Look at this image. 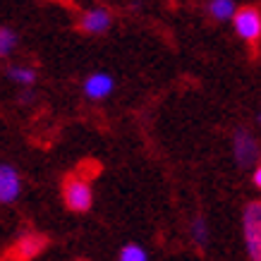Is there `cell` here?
I'll return each mask as SVG.
<instances>
[{
	"label": "cell",
	"mask_w": 261,
	"mask_h": 261,
	"mask_svg": "<svg viewBox=\"0 0 261 261\" xmlns=\"http://www.w3.org/2000/svg\"><path fill=\"white\" fill-rule=\"evenodd\" d=\"M232 29L242 41L256 43L261 39V12L259 8H238V12L232 15Z\"/></svg>",
	"instance_id": "obj_3"
},
{
	"label": "cell",
	"mask_w": 261,
	"mask_h": 261,
	"mask_svg": "<svg viewBox=\"0 0 261 261\" xmlns=\"http://www.w3.org/2000/svg\"><path fill=\"white\" fill-rule=\"evenodd\" d=\"M118 261H149V254L139 245H127V247H122Z\"/></svg>",
	"instance_id": "obj_12"
},
{
	"label": "cell",
	"mask_w": 261,
	"mask_h": 261,
	"mask_svg": "<svg viewBox=\"0 0 261 261\" xmlns=\"http://www.w3.org/2000/svg\"><path fill=\"white\" fill-rule=\"evenodd\" d=\"M41 247H43V240L36 238V235H27V238L19 240V245H17L15 254H17V259H19V261H22V259H32L34 254L41 252Z\"/></svg>",
	"instance_id": "obj_10"
},
{
	"label": "cell",
	"mask_w": 261,
	"mask_h": 261,
	"mask_svg": "<svg viewBox=\"0 0 261 261\" xmlns=\"http://www.w3.org/2000/svg\"><path fill=\"white\" fill-rule=\"evenodd\" d=\"M17 48V34L8 27H0V58H8Z\"/></svg>",
	"instance_id": "obj_11"
},
{
	"label": "cell",
	"mask_w": 261,
	"mask_h": 261,
	"mask_svg": "<svg viewBox=\"0 0 261 261\" xmlns=\"http://www.w3.org/2000/svg\"><path fill=\"white\" fill-rule=\"evenodd\" d=\"M22 192V180L12 166L0 163V204H12Z\"/></svg>",
	"instance_id": "obj_7"
},
{
	"label": "cell",
	"mask_w": 261,
	"mask_h": 261,
	"mask_svg": "<svg viewBox=\"0 0 261 261\" xmlns=\"http://www.w3.org/2000/svg\"><path fill=\"white\" fill-rule=\"evenodd\" d=\"M232 159L245 168H254L259 163V142L252 132L238 129L232 135Z\"/></svg>",
	"instance_id": "obj_4"
},
{
	"label": "cell",
	"mask_w": 261,
	"mask_h": 261,
	"mask_svg": "<svg viewBox=\"0 0 261 261\" xmlns=\"http://www.w3.org/2000/svg\"><path fill=\"white\" fill-rule=\"evenodd\" d=\"M63 199L67 208L77 211V214H84L91 208V201H94V192H91V185L84 177H70L65 180L63 185Z\"/></svg>",
	"instance_id": "obj_2"
},
{
	"label": "cell",
	"mask_w": 261,
	"mask_h": 261,
	"mask_svg": "<svg viewBox=\"0 0 261 261\" xmlns=\"http://www.w3.org/2000/svg\"><path fill=\"white\" fill-rule=\"evenodd\" d=\"M235 12H238L235 0H211V3H208V15L214 17V19H218V22L232 19Z\"/></svg>",
	"instance_id": "obj_9"
},
{
	"label": "cell",
	"mask_w": 261,
	"mask_h": 261,
	"mask_svg": "<svg viewBox=\"0 0 261 261\" xmlns=\"http://www.w3.org/2000/svg\"><path fill=\"white\" fill-rule=\"evenodd\" d=\"M192 240H194L199 247H204L206 242H208V225H206V221L201 216L192 221Z\"/></svg>",
	"instance_id": "obj_13"
},
{
	"label": "cell",
	"mask_w": 261,
	"mask_h": 261,
	"mask_svg": "<svg viewBox=\"0 0 261 261\" xmlns=\"http://www.w3.org/2000/svg\"><path fill=\"white\" fill-rule=\"evenodd\" d=\"M242 228H245V245L252 261H261V204L249 201L242 214Z\"/></svg>",
	"instance_id": "obj_1"
},
{
	"label": "cell",
	"mask_w": 261,
	"mask_h": 261,
	"mask_svg": "<svg viewBox=\"0 0 261 261\" xmlns=\"http://www.w3.org/2000/svg\"><path fill=\"white\" fill-rule=\"evenodd\" d=\"M113 89H115V82L108 72H94V74H89L84 84H82V91L87 98L91 101H103V98H108L113 94Z\"/></svg>",
	"instance_id": "obj_6"
},
{
	"label": "cell",
	"mask_w": 261,
	"mask_h": 261,
	"mask_svg": "<svg viewBox=\"0 0 261 261\" xmlns=\"http://www.w3.org/2000/svg\"><path fill=\"white\" fill-rule=\"evenodd\" d=\"M252 182H254V185H256V187H259V185H261V168H259V166H256V170H254V173H252Z\"/></svg>",
	"instance_id": "obj_14"
},
{
	"label": "cell",
	"mask_w": 261,
	"mask_h": 261,
	"mask_svg": "<svg viewBox=\"0 0 261 261\" xmlns=\"http://www.w3.org/2000/svg\"><path fill=\"white\" fill-rule=\"evenodd\" d=\"M8 77L17 87H32L36 82V70L29 65H12V67H8Z\"/></svg>",
	"instance_id": "obj_8"
},
{
	"label": "cell",
	"mask_w": 261,
	"mask_h": 261,
	"mask_svg": "<svg viewBox=\"0 0 261 261\" xmlns=\"http://www.w3.org/2000/svg\"><path fill=\"white\" fill-rule=\"evenodd\" d=\"M111 24H113V15H111V10L108 8H89L82 12L80 17V29L82 32H87V34H103V32H108L111 29Z\"/></svg>",
	"instance_id": "obj_5"
}]
</instances>
